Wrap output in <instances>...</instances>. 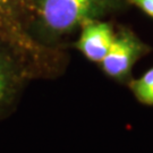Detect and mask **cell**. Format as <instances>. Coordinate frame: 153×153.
I'll use <instances>...</instances> for the list:
<instances>
[{
  "label": "cell",
  "instance_id": "5b68a950",
  "mask_svg": "<svg viewBox=\"0 0 153 153\" xmlns=\"http://www.w3.org/2000/svg\"><path fill=\"white\" fill-rule=\"evenodd\" d=\"M21 0H0V33H7L9 40L19 38L18 9Z\"/></svg>",
  "mask_w": 153,
  "mask_h": 153
},
{
  "label": "cell",
  "instance_id": "7a4b0ae2",
  "mask_svg": "<svg viewBox=\"0 0 153 153\" xmlns=\"http://www.w3.org/2000/svg\"><path fill=\"white\" fill-rule=\"evenodd\" d=\"M150 48L129 28H121L115 34L104 59L101 61V68L110 78L119 83L131 81V73L137 60L146 55Z\"/></svg>",
  "mask_w": 153,
  "mask_h": 153
},
{
  "label": "cell",
  "instance_id": "6da1fadb",
  "mask_svg": "<svg viewBox=\"0 0 153 153\" xmlns=\"http://www.w3.org/2000/svg\"><path fill=\"white\" fill-rule=\"evenodd\" d=\"M128 0H31L34 38L49 43L81 28L88 19H100L123 10Z\"/></svg>",
  "mask_w": 153,
  "mask_h": 153
},
{
  "label": "cell",
  "instance_id": "3957f363",
  "mask_svg": "<svg viewBox=\"0 0 153 153\" xmlns=\"http://www.w3.org/2000/svg\"><path fill=\"white\" fill-rule=\"evenodd\" d=\"M24 82V68L6 39L0 38V117L16 101Z\"/></svg>",
  "mask_w": 153,
  "mask_h": 153
},
{
  "label": "cell",
  "instance_id": "8992f818",
  "mask_svg": "<svg viewBox=\"0 0 153 153\" xmlns=\"http://www.w3.org/2000/svg\"><path fill=\"white\" fill-rule=\"evenodd\" d=\"M128 85L138 102L153 105V68L149 69L140 78L131 79Z\"/></svg>",
  "mask_w": 153,
  "mask_h": 153
},
{
  "label": "cell",
  "instance_id": "52a82bcc",
  "mask_svg": "<svg viewBox=\"0 0 153 153\" xmlns=\"http://www.w3.org/2000/svg\"><path fill=\"white\" fill-rule=\"evenodd\" d=\"M128 2L138 7L146 15L153 18V0H128Z\"/></svg>",
  "mask_w": 153,
  "mask_h": 153
},
{
  "label": "cell",
  "instance_id": "277c9868",
  "mask_svg": "<svg viewBox=\"0 0 153 153\" xmlns=\"http://www.w3.org/2000/svg\"><path fill=\"white\" fill-rule=\"evenodd\" d=\"M115 39L111 25L100 19H88L81 25L76 48L90 61L101 64Z\"/></svg>",
  "mask_w": 153,
  "mask_h": 153
}]
</instances>
